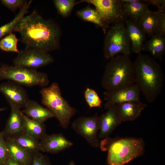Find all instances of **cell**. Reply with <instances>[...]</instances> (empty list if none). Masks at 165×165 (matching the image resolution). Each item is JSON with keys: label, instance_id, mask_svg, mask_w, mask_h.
<instances>
[{"label": "cell", "instance_id": "obj_25", "mask_svg": "<svg viewBox=\"0 0 165 165\" xmlns=\"http://www.w3.org/2000/svg\"><path fill=\"white\" fill-rule=\"evenodd\" d=\"M32 0L28 2L15 18L9 23L0 27V38L6 36L13 31L17 23L28 12V9L32 2Z\"/></svg>", "mask_w": 165, "mask_h": 165}, {"label": "cell", "instance_id": "obj_10", "mask_svg": "<svg viewBox=\"0 0 165 165\" xmlns=\"http://www.w3.org/2000/svg\"><path fill=\"white\" fill-rule=\"evenodd\" d=\"M99 118L96 113L91 116H82L72 123L73 129L83 137L92 147L99 148L100 141L98 137L99 131Z\"/></svg>", "mask_w": 165, "mask_h": 165}, {"label": "cell", "instance_id": "obj_28", "mask_svg": "<svg viewBox=\"0 0 165 165\" xmlns=\"http://www.w3.org/2000/svg\"><path fill=\"white\" fill-rule=\"evenodd\" d=\"M53 2L58 13L64 17L69 15L75 4L74 0H54Z\"/></svg>", "mask_w": 165, "mask_h": 165}, {"label": "cell", "instance_id": "obj_30", "mask_svg": "<svg viewBox=\"0 0 165 165\" xmlns=\"http://www.w3.org/2000/svg\"><path fill=\"white\" fill-rule=\"evenodd\" d=\"M165 7L158 9L160 13L155 31L154 35H165Z\"/></svg>", "mask_w": 165, "mask_h": 165}, {"label": "cell", "instance_id": "obj_36", "mask_svg": "<svg viewBox=\"0 0 165 165\" xmlns=\"http://www.w3.org/2000/svg\"><path fill=\"white\" fill-rule=\"evenodd\" d=\"M124 2L131 3L137 1V0H122Z\"/></svg>", "mask_w": 165, "mask_h": 165}, {"label": "cell", "instance_id": "obj_17", "mask_svg": "<svg viewBox=\"0 0 165 165\" xmlns=\"http://www.w3.org/2000/svg\"><path fill=\"white\" fill-rule=\"evenodd\" d=\"M10 116L2 131L5 138L11 137L23 131V114L20 109L12 105Z\"/></svg>", "mask_w": 165, "mask_h": 165}, {"label": "cell", "instance_id": "obj_12", "mask_svg": "<svg viewBox=\"0 0 165 165\" xmlns=\"http://www.w3.org/2000/svg\"><path fill=\"white\" fill-rule=\"evenodd\" d=\"M0 92L9 105L24 108L29 100L27 92L22 86L9 81L0 84Z\"/></svg>", "mask_w": 165, "mask_h": 165}, {"label": "cell", "instance_id": "obj_20", "mask_svg": "<svg viewBox=\"0 0 165 165\" xmlns=\"http://www.w3.org/2000/svg\"><path fill=\"white\" fill-rule=\"evenodd\" d=\"M142 50L148 52L154 59H161L165 51V35L156 34L143 45Z\"/></svg>", "mask_w": 165, "mask_h": 165}, {"label": "cell", "instance_id": "obj_7", "mask_svg": "<svg viewBox=\"0 0 165 165\" xmlns=\"http://www.w3.org/2000/svg\"><path fill=\"white\" fill-rule=\"evenodd\" d=\"M103 52L107 60L119 54L130 55V42L124 23L114 25L108 31L105 37Z\"/></svg>", "mask_w": 165, "mask_h": 165}, {"label": "cell", "instance_id": "obj_24", "mask_svg": "<svg viewBox=\"0 0 165 165\" xmlns=\"http://www.w3.org/2000/svg\"><path fill=\"white\" fill-rule=\"evenodd\" d=\"M160 11L152 12L149 10L138 21L146 34L153 36L154 34Z\"/></svg>", "mask_w": 165, "mask_h": 165}, {"label": "cell", "instance_id": "obj_3", "mask_svg": "<svg viewBox=\"0 0 165 165\" xmlns=\"http://www.w3.org/2000/svg\"><path fill=\"white\" fill-rule=\"evenodd\" d=\"M145 144L142 138L107 137L100 141L99 148L107 151L108 165H125L142 156L145 152Z\"/></svg>", "mask_w": 165, "mask_h": 165}, {"label": "cell", "instance_id": "obj_29", "mask_svg": "<svg viewBox=\"0 0 165 165\" xmlns=\"http://www.w3.org/2000/svg\"><path fill=\"white\" fill-rule=\"evenodd\" d=\"M84 96L85 100L90 108H101L102 101L96 92L93 89L87 87Z\"/></svg>", "mask_w": 165, "mask_h": 165}, {"label": "cell", "instance_id": "obj_37", "mask_svg": "<svg viewBox=\"0 0 165 165\" xmlns=\"http://www.w3.org/2000/svg\"><path fill=\"white\" fill-rule=\"evenodd\" d=\"M68 165H76V164L74 161L73 160H72L69 161Z\"/></svg>", "mask_w": 165, "mask_h": 165}, {"label": "cell", "instance_id": "obj_33", "mask_svg": "<svg viewBox=\"0 0 165 165\" xmlns=\"http://www.w3.org/2000/svg\"><path fill=\"white\" fill-rule=\"evenodd\" d=\"M8 156L5 138L2 132H0V163H4Z\"/></svg>", "mask_w": 165, "mask_h": 165}, {"label": "cell", "instance_id": "obj_32", "mask_svg": "<svg viewBox=\"0 0 165 165\" xmlns=\"http://www.w3.org/2000/svg\"><path fill=\"white\" fill-rule=\"evenodd\" d=\"M31 165H50L48 158L39 152L33 155Z\"/></svg>", "mask_w": 165, "mask_h": 165}, {"label": "cell", "instance_id": "obj_26", "mask_svg": "<svg viewBox=\"0 0 165 165\" xmlns=\"http://www.w3.org/2000/svg\"><path fill=\"white\" fill-rule=\"evenodd\" d=\"M77 15L82 20L94 23L102 28L105 32L106 28L101 21L100 16L95 9L90 6L78 10Z\"/></svg>", "mask_w": 165, "mask_h": 165}, {"label": "cell", "instance_id": "obj_15", "mask_svg": "<svg viewBox=\"0 0 165 165\" xmlns=\"http://www.w3.org/2000/svg\"><path fill=\"white\" fill-rule=\"evenodd\" d=\"M124 24L130 42L131 52L141 53L146 38L145 33L137 21L128 19Z\"/></svg>", "mask_w": 165, "mask_h": 165}, {"label": "cell", "instance_id": "obj_14", "mask_svg": "<svg viewBox=\"0 0 165 165\" xmlns=\"http://www.w3.org/2000/svg\"><path fill=\"white\" fill-rule=\"evenodd\" d=\"M40 151L57 153L70 147L73 143L62 134H46L39 141Z\"/></svg>", "mask_w": 165, "mask_h": 165}, {"label": "cell", "instance_id": "obj_23", "mask_svg": "<svg viewBox=\"0 0 165 165\" xmlns=\"http://www.w3.org/2000/svg\"><path fill=\"white\" fill-rule=\"evenodd\" d=\"M18 145L32 154L39 152V141L23 131L11 137Z\"/></svg>", "mask_w": 165, "mask_h": 165}, {"label": "cell", "instance_id": "obj_22", "mask_svg": "<svg viewBox=\"0 0 165 165\" xmlns=\"http://www.w3.org/2000/svg\"><path fill=\"white\" fill-rule=\"evenodd\" d=\"M148 5L142 1L137 0L131 3L123 2V7L128 19L138 21L149 10Z\"/></svg>", "mask_w": 165, "mask_h": 165}, {"label": "cell", "instance_id": "obj_16", "mask_svg": "<svg viewBox=\"0 0 165 165\" xmlns=\"http://www.w3.org/2000/svg\"><path fill=\"white\" fill-rule=\"evenodd\" d=\"M24 108L22 112L24 115L39 122L44 123L47 119L55 117L49 109L33 100H29Z\"/></svg>", "mask_w": 165, "mask_h": 165}, {"label": "cell", "instance_id": "obj_21", "mask_svg": "<svg viewBox=\"0 0 165 165\" xmlns=\"http://www.w3.org/2000/svg\"><path fill=\"white\" fill-rule=\"evenodd\" d=\"M23 132L38 140H41L46 134V127L44 123L39 122L27 117L23 113Z\"/></svg>", "mask_w": 165, "mask_h": 165}, {"label": "cell", "instance_id": "obj_13", "mask_svg": "<svg viewBox=\"0 0 165 165\" xmlns=\"http://www.w3.org/2000/svg\"><path fill=\"white\" fill-rule=\"evenodd\" d=\"M106 112L99 116V131L98 137L103 139L111 134L122 123L119 117L117 105L110 107Z\"/></svg>", "mask_w": 165, "mask_h": 165}, {"label": "cell", "instance_id": "obj_18", "mask_svg": "<svg viewBox=\"0 0 165 165\" xmlns=\"http://www.w3.org/2000/svg\"><path fill=\"white\" fill-rule=\"evenodd\" d=\"M117 105L122 123L135 120L146 107L145 104L141 102H128L117 104Z\"/></svg>", "mask_w": 165, "mask_h": 165}, {"label": "cell", "instance_id": "obj_1", "mask_svg": "<svg viewBox=\"0 0 165 165\" xmlns=\"http://www.w3.org/2000/svg\"><path fill=\"white\" fill-rule=\"evenodd\" d=\"M13 31L20 33V41L26 47L47 52L59 48L61 31L59 27L53 21L45 19L35 11L23 17Z\"/></svg>", "mask_w": 165, "mask_h": 165}, {"label": "cell", "instance_id": "obj_27", "mask_svg": "<svg viewBox=\"0 0 165 165\" xmlns=\"http://www.w3.org/2000/svg\"><path fill=\"white\" fill-rule=\"evenodd\" d=\"M18 41L15 34L11 33L1 40L0 48L4 51L18 53L20 51L17 47Z\"/></svg>", "mask_w": 165, "mask_h": 165}, {"label": "cell", "instance_id": "obj_2", "mask_svg": "<svg viewBox=\"0 0 165 165\" xmlns=\"http://www.w3.org/2000/svg\"><path fill=\"white\" fill-rule=\"evenodd\" d=\"M135 84L146 100L152 103L161 92L164 76L160 64L151 56L138 54L133 63Z\"/></svg>", "mask_w": 165, "mask_h": 165}, {"label": "cell", "instance_id": "obj_35", "mask_svg": "<svg viewBox=\"0 0 165 165\" xmlns=\"http://www.w3.org/2000/svg\"><path fill=\"white\" fill-rule=\"evenodd\" d=\"M4 164L5 165H23L13 160L8 155L5 162Z\"/></svg>", "mask_w": 165, "mask_h": 165}, {"label": "cell", "instance_id": "obj_9", "mask_svg": "<svg viewBox=\"0 0 165 165\" xmlns=\"http://www.w3.org/2000/svg\"><path fill=\"white\" fill-rule=\"evenodd\" d=\"M18 53L13 60L14 65L28 68L35 70L54 61L48 52L38 49L25 47Z\"/></svg>", "mask_w": 165, "mask_h": 165}, {"label": "cell", "instance_id": "obj_8", "mask_svg": "<svg viewBox=\"0 0 165 165\" xmlns=\"http://www.w3.org/2000/svg\"><path fill=\"white\" fill-rule=\"evenodd\" d=\"M83 2L95 6L106 28L111 24L125 23L128 19L123 10L122 0H82L79 3Z\"/></svg>", "mask_w": 165, "mask_h": 165}, {"label": "cell", "instance_id": "obj_31", "mask_svg": "<svg viewBox=\"0 0 165 165\" xmlns=\"http://www.w3.org/2000/svg\"><path fill=\"white\" fill-rule=\"evenodd\" d=\"M1 2L10 10L14 12L18 9L22 8L28 1L24 0H2Z\"/></svg>", "mask_w": 165, "mask_h": 165}, {"label": "cell", "instance_id": "obj_39", "mask_svg": "<svg viewBox=\"0 0 165 165\" xmlns=\"http://www.w3.org/2000/svg\"><path fill=\"white\" fill-rule=\"evenodd\" d=\"M0 165H5L4 163H0Z\"/></svg>", "mask_w": 165, "mask_h": 165}, {"label": "cell", "instance_id": "obj_34", "mask_svg": "<svg viewBox=\"0 0 165 165\" xmlns=\"http://www.w3.org/2000/svg\"><path fill=\"white\" fill-rule=\"evenodd\" d=\"M143 2L157 7L158 9L165 7V1L164 0H143Z\"/></svg>", "mask_w": 165, "mask_h": 165}, {"label": "cell", "instance_id": "obj_5", "mask_svg": "<svg viewBox=\"0 0 165 165\" xmlns=\"http://www.w3.org/2000/svg\"><path fill=\"white\" fill-rule=\"evenodd\" d=\"M40 93L42 104L54 114L62 127L67 129L76 110L63 97L58 83L54 82L43 87Z\"/></svg>", "mask_w": 165, "mask_h": 165}, {"label": "cell", "instance_id": "obj_4", "mask_svg": "<svg viewBox=\"0 0 165 165\" xmlns=\"http://www.w3.org/2000/svg\"><path fill=\"white\" fill-rule=\"evenodd\" d=\"M109 60L101 80L106 91H115L135 84L134 64L129 55L119 54Z\"/></svg>", "mask_w": 165, "mask_h": 165}, {"label": "cell", "instance_id": "obj_38", "mask_svg": "<svg viewBox=\"0 0 165 165\" xmlns=\"http://www.w3.org/2000/svg\"><path fill=\"white\" fill-rule=\"evenodd\" d=\"M6 109L5 108H0V111H3Z\"/></svg>", "mask_w": 165, "mask_h": 165}, {"label": "cell", "instance_id": "obj_19", "mask_svg": "<svg viewBox=\"0 0 165 165\" xmlns=\"http://www.w3.org/2000/svg\"><path fill=\"white\" fill-rule=\"evenodd\" d=\"M5 138L8 155L23 165H31L33 154L20 146L12 138Z\"/></svg>", "mask_w": 165, "mask_h": 165}, {"label": "cell", "instance_id": "obj_11", "mask_svg": "<svg viewBox=\"0 0 165 165\" xmlns=\"http://www.w3.org/2000/svg\"><path fill=\"white\" fill-rule=\"evenodd\" d=\"M140 93L139 89L135 84L115 91H105L103 93L106 101L104 108L107 109L114 105L128 102H140Z\"/></svg>", "mask_w": 165, "mask_h": 165}, {"label": "cell", "instance_id": "obj_6", "mask_svg": "<svg viewBox=\"0 0 165 165\" xmlns=\"http://www.w3.org/2000/svg\"><path fill=\"white\" fill-rule=\"evenodd\" d=\"M8 80L21 86L45 87L49 80L47 75L35 70L6 64L0 67V80Z\"/></svg>", "mask_w": 165, "mask_h": 165}]
</instances>
